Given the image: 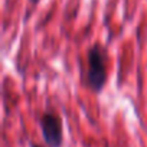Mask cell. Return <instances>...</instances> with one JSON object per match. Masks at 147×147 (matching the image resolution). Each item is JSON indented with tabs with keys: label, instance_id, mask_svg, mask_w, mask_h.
I'll return each instance as SVG.
<instances>
[{
	"label": "cell",
	"instance_id": "6da1fadb",
	"mask_svg": "<svg viewBox=\"0 0 147 147\" xmlns=\"http://www.w3.org/2000/svg\"><path fill=\"white\" fill-rule=\"evenodd\" d=\"M88 68H87V85L94 92H100L107 80L105 71V52L100 45H94L88 51Z\"/></svg>",
	"mask_w": 147,
	"mask_h": 147
},
{
	"label": "cell",
	"instance_id": "7a4b0ae2",
	"mask_svg": "<svg viewBox=\"0 0 147 147\" xmlns=\"http://www.w3.org/2000/svg\"><path fill=\"white\" fill-rule=\"evenodd\" d=\"M40 128L45 143L49 147H61L62 144V121L52 113H45L40 118Z\"/></svg>",
	"mask_w": 147,
	"mask_h": 147
},
{
	"label": "cell",
	"instance_id": "3957f363",
	"mask_svg": "<svg viewBox=\"0 0 147 147\" xmlns=\"http://www.w3.org/2000/svg\"><path fill=\"white\" fill-rule=\"evenodd\" d=\"M30 2H32V3H35V5H36V3H38V2H39V0H30Z\"/></svg>",
	"mask_w": 147,
	"mask_h": 147
},
{
	"label": "cell",
	"instance_id": "277c9868",
	"mask_svg": "<svg viewBox=\"0 0 147 147\" xmlns=\"http://www.w3.org/2000/svg\"><path fill=\"white\" fill-rule=\"evenodd\" d=\"M32 147H38V146H32Z\"/></svg>",
	"mask_w": 147,
	"mask_h": 147
}]
</instances>
